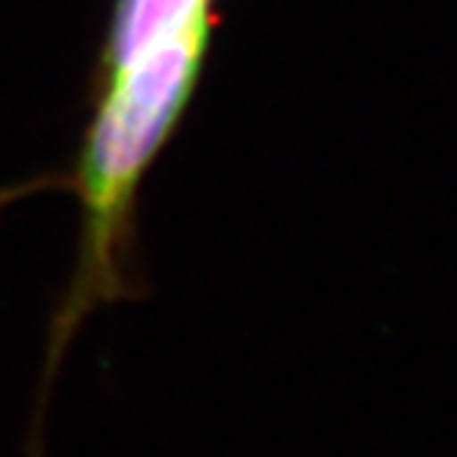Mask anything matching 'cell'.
<instances>
[{
	"mask_svg": "<svg viewBox=\"0 0 457 457\" xmlns=\"http://www.w3.org/2000/svg\"><path fill=\"white\" fill-rule=\"evenodd\" d=\"M207 28L171 39L111 72V86L91 127L80 190L86 202V240L70 292L58 303L45 345L42 375L30 408L25 457H45L53 388L83 320L108 303L133 298L136 289L121 265L124 218L133 207L141 174L174 127L202 63Z\"/></svg>",
	"mask_w": 457,
	"mask_h": 457,
	"instance_id": "6da1fadb",
	"label": "cell"
},
{
	"mask_svg": "<svg viewBox=\"0 0 457 457\" xmlns=\"http://www.w3.org/2000/svg\"><path fill=\"white\" fill-rule=\"evenodd\" d=\"M210 0H119L108 63L119 72L154 47L204 28Z\"/></svg>",
	"mask_w": 457,
	"mask_h": 457,
	"instance_id": "7a4b0ae2",
	"label": "cell"
}]
</instances>
